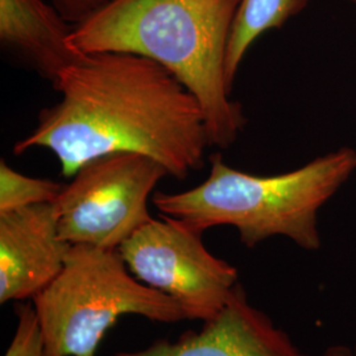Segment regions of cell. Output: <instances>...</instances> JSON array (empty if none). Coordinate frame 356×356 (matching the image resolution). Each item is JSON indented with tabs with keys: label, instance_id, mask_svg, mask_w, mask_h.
I'll list each match as a JSON object with an SVG mask.
<instances>
[{
	"label": "cell",
	"instance_id": "cell-2",
	"mask_svg": "<svg viewBox=\"0 0 356 356\" xmlns=\"http://www.w3.org/2000/svg\"><path fill=\"white\" fill-rule=\"evenodd\" d=\"M241 1L113 0L74 26L70 44L85 54L132 53L164 66L201 104L210 145L229 148L247 124L226 79Z\"/></svg>",
	"mask_w": 356,
	"mask_h": 356
},
{
	"label": "cell",
	"instance_id": "cell-5",
	"mask_svg": "<svg viewBox=\"0 0 356 356\" xmlns=\"http://www.w3.org/2000/svg\"><path fill=\"white\" fill-rule=\"evenodd\" d=\"M169 176L152 157L110 153L81 166L65 185L56 204L65 242L118 250L153 218L148 198Z\"/></svg>",
	"mask_w": 356,
	"mask_h": 356
},
{
	"label": "cell",
	"instance_id": "cell-9",
	"mask_svg": "<svg viewBox=\"0 0 356 356\" xmlns=\"http://www.w3.org/2000/svg\"><path fill=\"white\" fill-rule=\"evenodd\" d=\"M74 26L44 0H0V45L17 64L57 82L86 54L70 44Z\"/></svg>",
	"mask_w": 356,
	"mask_h": 356
},
{
	"label": "cell",
	"instance_id": "cell-4",
	"mask_svg": "<svg viewBox=\"0 0 356 356\" xmlns=\"http://www.w3.org/2000/svg\"><path fill=\"white\" fill-rule=\"evenodd\" d=\"M44 335V356H95L123 316L159 323L186 319L181 306L138 280L118 250L72 245L60 276L32 300Z\"/></svg>",
	"mask_w": 356,
	"mask_h": 356
},
{
	"label": "cell",
	"instance_id": "cell-15",
	"mask_svg": "<svg viewBox=\"0 0 356 356\" xmlns=\"http://www.w3.org/2000/svg\"><path fill=\"white\" fill-rule=\"evenodd\" d=\"M353 348V356H356V344L354 347H351Z\"/></svg>",
	"mask_w": 356,
	"mask_h": 356
},
{
	"label": "cell",
	"instance_id": "cell-13",
	"mask_svg": "<svg viewBox=\"0 0 356 356\" xmlns=\"http://www.w3.org/2000/svg\"><path fill=\"white\" fill-rule=\"evenodd\" d=\"M110 1L113 0H51V4L70 24L76 26Z\"/></svg>",
	"mask_w": 356,
	"mask_h": 356
},
{
	"label": "cell",
	"instance_id": "cell-10",
	"mask_svg": "<svg viewBox=\"0 0 356 356\" xmlns=\"http://www.w3.org/2000/svg\"><path fill=\"white\" fill-rule=\"evenodd\" d=\"M310 0H242L235 16L226 56V79L229 89L244 56L254 41L268 31L280 29L302 13Z\"/></svg>",
	"mask_w": 356,
	"mask_h": 356
},
{
	"label": "cell",
	"instance_id": "cell-12",
	"mask_svg": "<svg viewBox=\"0 0 356 356\" xmlns=\"http://www.w3.org/2000/svg\"><path fill=\"white\" fill-rule=\"evenodd\" d=\"M15 313L17 325L4 356H44V335L35 305L20 301L15 305Z\"/></svg>",
	"mask_w": 356,
	"mask_h": 356
},
{
	"label": "cell",
	"instance_id": "cell-14",
	"mask_svg": "<svg viewBox=\"0 0 356 356\" xmlns=\"http://www.w3.org/2000/svg\"><path fill=\"white\" fill-rule=\"evenodd\" d=\"M321 356H353V348L344 344H331Z\"/></svg>",
	"mask_w": 356,
	"mask_h": 356
},
{
	"label": "cell",
	"instance_id": "cell-3",
	"mask_svg": "<svg viewBox=\"0 0 356 356\" xmlns=\"http://www.w3.org/2000/svg\"><path fill=\"white\" fill-rule=\"evenodd\" d=\"M210 175L182 193L153 194L161 216L191 229L231 226L247 248L284 236L307 252L322 247L319 210L356 172V149L342 147L294 170L256 176L227 165L219 153L210 157Z\"/></svg>",
	"mask_w": 356,
	"mask_h": 356
},
{
	"label": "cell",
	"instance_id": "cell-7",
	"mask_svg": "<svg viewBox=\"0 0 356 356\" xmlns=\"http://www.w3.org/2000/svg\"><path fill=\"white\" fill-rule=\"evenodd\" d=\"M70 248L54 204L0 214V302L33 300L60 276Z\"/></svg>",
	"mask_w": 356,
	"mask_h": 356
},
{
	"label": "cell",
	"instance_id": "cell-16",
	"mask_svg": "<svg viewBox=\"0 0 356 356\" xmlns=\"http://www.w3.org/2000/svg\"><path fill=\"white\" fill-rule=\"evenodd\" d=\"M347 1H350L351 4H354V6H356V0H347Z\"/></svg>",
	"mask_w": 356,
	"mask_h": 356
},
{
	"label": "cell",
	"instance_id": "cell-1",
	"mask_svg": "<svg viewBox=\"0 0 356 356\" xmlns=\"http://www.w3.org/2000/svg\"><path fill=\"white\" fill-rule=\"evenodd\" d=\"M53 89L61 101L40 113L36 128L15 143V154L47 148L66 178L90 160L116 152L149 156L178 179L204 166L211 145L202 107L151 58L86 54L65 69Z\"/></svg>",
	"mask_w": 356,
	"mask_h": 356
},
{
	"label": "cell",
	"instance_id": "cell-11",
	"mask_svg": "<svg viewBox=\"0 0 356 356\" xmlns=\"http://www.w3.org/2000/svg\"><path fill=\"white\" fill-rule=\"evenodd\" d=\"M65 185L51 179L24 176L13 170L4 160L0 161V214L28 206L54 204Z\"/></svg>",
	"mask_w": 356,
	"mask_h": 356
},
{
	"label": "cell",
	"instance_id": "cell-8",
	"mask_svg": "<svg viewBox=\"0 0 356 356\" xmlns=\"http://www.w3.org/2000/svg\"><path fill=\"white\" fill-rule=\"evenodd\" d=\"M114 356H310L263 310L250 302L239 282L216 318L200 331H185L175 342L157 339L140 351Z\"/></svg>",
	"mask_w": 356,
	"mask_h": 356
},
{
	"label": "cell",
	"instance_id": "cell-6",
	"mask_svg": "<svg viewBox=\"0 0 356 356\" xmlns=\"http://www.w3.org/2000/svg\"><path fill=\"white\" fill-rule=\"evenodd\" d=\"M202 234L161 216L145 223L118 251L138 280L175 300L186 319L209 322L227 305L239 272L204 247Z\"/></svg>",
	"mask_w": 356,
	"mask_h": 356
}]
</instances>
